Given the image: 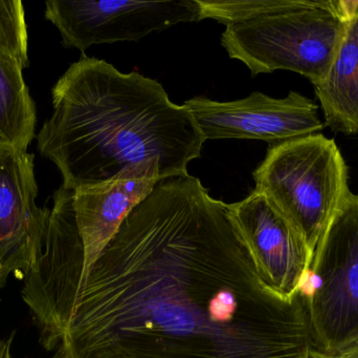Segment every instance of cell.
Returning a JSON list of instances; mask_svg holds the SVG:
<instances>
[{
  "label": "cell",
  "instance_id": "cell-1",
  "mask_svg": "<svg viewBox=\"0 0 358 358\" xmlns=\"http://www.w3.org/2000/svg\"><path fill=\"white\" fill-rule=\"evenodd\" d=\"M58 358H310L302 294L255 269L229 205L196 177L162 179L40 336Z\"/></svg>",
  "mask_w": 358,
  "mask_h": 358
},
{
  "label": "cell",
  "instance_id": "cell-2",
  "mask_svg": "<svg viewBox=\"0 0 358 358\" xmlns=\"http://www.w3.org/2000/svg\"><path fill=\"white\" fill-rule=\"evenodd\" d=\"M38 151L69 191L131 179L185 176L206 139L191 111L157 80L81 57L52 90Z\"/></svg>",
  "mask_w": 358,
  "mask_h": 358
},
{
  "label": "cell",
  "instance_id": "cell-3",
  "mask_svg": "<svg viewBox=\"0 0 358 358\" xmlns=\"http://www.w3.org/2000/svg\"><path fill=\"white\" fill-rule=\"evenodd\" d=\"M201 19L224 25L221 46L252 76L294 71L313 86L327 77L350 19L343 0H198Z\"/></svg>",
  "mask_w": 358,
  "mask_h": 358
},
{
  "label": "cell",
  "instance_id": "cell-4",
  "mask_svg": "<svg viewBox=\"0 0 358 358\" xmlns=\"http://www.w3.org/2000/svg\"><path fill=\"white\" fill-rule=\"evenodd\" d=\"M256 189L302 235L311 252L352 191L334 139L309 135L271 145L254 174Z\"/></svg>",
  "mask_w": 358,
  "mask_h": 358
},
{
  "label": "cell",
  "instance_id": "cell-5",
  "mask_svg": "<svg viewBox=\"0 0 358 358\" xmlns=\"http://www.w3.org/2000/svg\"><path fill=\"white\" fill-rule=\"evenodd\" d=\"M301 294L315 351L336 354L358 343V195L330 221Z\"/></svg>",
  "mask_w": 358,
  "mask_h": 358
},
{
  "label": "cell",
  "instance_id": "cell-6",
  "mask_svg": "<svg viewBox=\"0 0 358 358\" xmlns=\"http://www.w3.org/2000/svg\"><path fill=\"white\" fill-rule=\"evenodd\" d=\"M45 17L65 48L83 54L94 44L138 41L153 32L202 20L198 0H50Z\"/></svg>",
  "mask_w": 358,
  "mask_h": 358
},
{
  "label": "cell",
  "instance_id": "cell-7",
  "mask_svg": "<svg viewBox=\"0 0 358 358\" xmlns=\"http://www.w3.org/2000/svg\"><path fill=\"white\" fill-rule=\"evenodd\" d=\"M191 111L206 140L256 139L271 143L319 134L325 128L319 106L296 92L271 98L254 92L240 100H210L195 97L183 103Z\"/></svg>",
  "mask_w": 358,
  "mask_h": 358
},
{
  "label": "cell",
  "instance_id": "cell-8",
  "mask_svg": "<svg viewBox=\"0 0 358 358\" xmlns=\"http://www.w3.org/2000/svg\"><path fill=\"white\" fill-rule=\"evenodd\" d=\"M229 210L261 280L284 298L300 294L313 259L302 235L259 191Z\"/></svg>",
  "mask_w": 358,
  "mask_h": 358
},
{
  "label": "cell",
  "instance_id": "cell-9",
  "mask_svg": "<svg viewBox=\"0 0 358 358\" xmlns=\"http://www.w3.org/2000/svg\"><path fill=\"white\" fill-rule=\"evenodd\" d=\"M34 155L0 151V287L24 280L41 256L50 210L36 204Z\"/></svg>",
  "mask_w": 358,
  "mask_h": 358
},
{
  "label": "cell",
  "instance_id": "cell-10",
  "mask_svg": "<svg viewBox=\"0 0 358 358\" xmlns=\"http://www.w3.org/2000/svg\"><path fill=\"white\" fill-rule=\"evenodd\" d=\"M315 92L330 130L358 132V14L349 23L327 77Z\"/></svg>",
  "mask_w": 358,
  "mask_h": 358
},
{
  "label": "cell",
  "instance_id": "cell-11",
  "mask_svg": "<svg viewBox=\"0 0 358 358\" xmlns=\"http://www.w3.org/2000/svg\"><path fill=\"white\" fill-rule=\"evenodd\" d=\"M23 67L0 54V151L27 153L35 137L36 106Z\"/></svg>",
  "mask_w": 358,
  "mask_h": 358
},
{
  "label": "cell",
  "instance_id": "cell-12",
  "mask_svg": "<svg viewBox=\"0 0 358 358\" xmlns=\"http://www.w3.org/2000/svg\"><path fill=\"white\" fill-rule=\"evenodd\" d=\"M0 54L29 67L27 29L20 0H0Z\"/></svg>",
  "mask_w": 358,
  "mask_h": 358
},
{
  "label": "cell",
  "instance_id": "cell-13",
  "mask_svg": "<svg viewBox=\"0 0 358 358\" xmlns=\"http://www.w3.org/2000/svg\"><path fill=\"white\" fill-rule=\"evenodd\" d=\"M310 358H358V343L349 347L346 350L342 351V352L331 355L324 354V353L319 352V351H315L313 349Z\"/></svg>",
  "mask_w": 358,
  "mask_h": 358
},
{
  "label": "cell",
  "instance_id": "cell-14",
  "mask_svg": "<svg viewBox=\"0 0 358 358\" xmlns=\"http://www.w3.org/2000/svg\"><path fill=\"white\" fill-rule=\"evenodd\" d=\"M10 345H12V336L6 340H0V358H13Z\"/></svg>",
  "mask_w": 358,
  "mask_h": 358
}]
</instances>
